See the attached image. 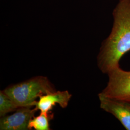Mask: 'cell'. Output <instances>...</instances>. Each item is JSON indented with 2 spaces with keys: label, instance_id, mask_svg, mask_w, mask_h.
Here are the masks:
<instances>
[{
  "label": "cell",
  "instance_id": "6da1fadb",
  "mask_svg": "<svg viewBox=\"0 0 130 130\" xmlns=\"http://www.w3.org/2000/svg\"><path fill=\"white\" fill-rule=\"evenodd\" d=\"M113 16L111 32L103 42L98 57V68L106 74L120 67L121 57L130 51V0H120Z\"/></svg>",
  "mask_w": 130,
  "mask_h": 130
},
{
  "label": "cell",
  "instance_id": "7a4b0ae2",
  "mask_svg": "<svg viewBox=\"0 0 130 130\" xmlns=\"http://www.w3.org/2000/svg\"><path fill=\"white\" fill-rule=\"evenodd\" d=\"M19 107H34L41 96L55 91L44 76H37L7 87L3 90Z\"/></svg>",
  "mask_w": 130,
  "mask_h": 130
},
{
  "label": "cell",
  "instance_id": "3957f363",
  "mask_svg": "<svg viewBox=\"0 0 130 130\" xmlns=\"http://www.w3.org/2000/svg\"><path fill=\"white\" fill-rule=\"evenodd\" d=\"M107 74V86L100 94L107 98L130 100V71L118 67Z\"/></svg>",
  "mask_w": 130,
  "mask_h": 130
},
{
  "label": "cell",
  "instance_id": "277c9868",
  "mask_svg": "<svg viewBox=\"0 0 130 130\" xmlns=\"http://www.w3.org/2000/svg\"><path fill=\"white\" fill-rule=\"evenodd\" d=\"M98 98L101 108L112 114L126 130H130V100L107 98L100 93Z\"/></svg>",
  "mask_w": 130,
  "mask_h": 130
},
{
  "label": "cell",
  "instance_id": "5b68a950",
  "mask_svg": "<svg viewBox=\"0 0 130 130\" xmlns=\"http://www.w3.org/2000/svg\"><path fill=\"white\" fill-rule=\"evenodd\" d=\"M37 109L35 107H19L13 114L1 117V130H27Z\"/></svg>",
  "mask_w": 130,
  "mask_h": 130
},
{
  "label": "cell",
  "instance_id": "8992f818",
  "mask_svg": "<svg viewBox=\"0 0 130 130\" xmlns=\"http://www.w3.org/2000/svg\"><path fill=\"white\" fill-rule=\"evenodd\" d=\"M72 95L67 90L54 91L41 96L34 107L42 113L51 112L56 104L64 108L68 106Z\"/></svg>",
  "mask_w": 130,
  "mask_h": 130
},
{
  "label": "cell",
  "instance_id": "52a82bcc",
  "mask_svg": "<svg viewBox=\"0 0 130 130\" xmlns=\"http://www.w3.org/2000/svg\"><path fill=\"white\" fill-rule=\"evenodd\" d=\"M54 118V114L48 113H41L37 116H34L29 121L28 130H50V121Z\"/></svg>",
  "mask_w": 130,
  "mask_h": 130
},
{
  "label": "cell",
  "instance_id": "ba28073f",
  "mask_svg": "<svg viewBox=\"0 0 130 130\" xmlns=\"http://www.w3.org/2000/svg\"><path fill=\"white\" fill-rule=\"evenodd\" d=\"M19 107L4 92L0 91V116H4L9 113L16 111Z\"/></svg>",
  "mask_w": 130,
  "mask_h": 130
}]
</instances>
